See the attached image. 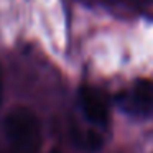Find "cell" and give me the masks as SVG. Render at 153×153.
Returning a JSON list of instances; mask_svg holds the SVG:
<instances>
[{
	"label": "cell",
	"mask_w": 153,
	"mask_h": 153,
	"mask_svg": "<svg viewBox=\"0 0 153 153\" xmlns=\"http://www.w3.org/2000/svg\"><path fill=\"white\" fill-rule=\"evenodd\" d=\"M5 135L13 153H38L43 128L36 114L28 107H15L5 117Z\"/></svg>",
	"instance_id": "cell-1"
},
{
	"label": "cell",
	"mask_w": 153,
	"mask_h": 153,
	"mask_svg": "<svg viewBox=\"0 0 153 153\" xmlns=\"http://www.w3.org/2000/svg\"><path fill=\"white\" fill-rule=\"evenodd\" d=\"M120 107L130 115L146 117L153 112V81L138 79L130 91L123 92L119 100Z\"/></svg>",
	"instance_id": "cell-2"
},
{
	"label": "cell",
	"mask_w": 153,
	"mask_h": 153,
	"mask_svg": "<svg viewBox=\"0 0 153 153\" xmlns=\"http://www.w3.org/2000/svg\"><path fill=\"white\" fill-rule=\"evenodd\" d=\"M77 99H79V107L82 110V115L86 117L87 122L92 127L107 128V125L110 122V114L102 97L91 87L82 86L79 89Z\"/></svg>",
	"instance_id": "cell-3"
},
{
	"label": "cell",
	"mask_w": 153,
	"mask_h": 153,
	"mask_svg": "<svg viewBox=\"0 0 153 153\" xmlns=\"http://www.w3.org/2000/svg\"><path fill=\"white\" fill-rule=\"evenodd\" d=\"M71 142L74 146L84 152H97L102 148V137L92 128H81L77 125L71 127Z\"/></svg>",
	"instance_id": "cell-4"
},
{
	"label": "cell",
	"mask_w": 153,
	"mask_h": 153,
	"mask_svg": "<svg viewBox=\"0 0 153 153\" xmlns=\"http://www.w3.org/2000/svg\"><path fill=\"white\" fill-rule=\"evenodd\" d=\"M2 96H4V77H2V69H0V102H2Z\"/></svg>",
	"instance_id": "cell-5"
},
{
	"label": "cell",
	"mask_w": 153,
	"mask_h": 153,
	"mask_svg": "<svg viewBox=\"0 0 153 153\" xmlns=\"http://www.w3.org/2000/svg\"><path fill=\"white\" fill-rule=\"evenodd\" d=\"M0 153H2V150H0Z\"/></svg>",
	"instance_id": "cell-6"
}]
</instances>
